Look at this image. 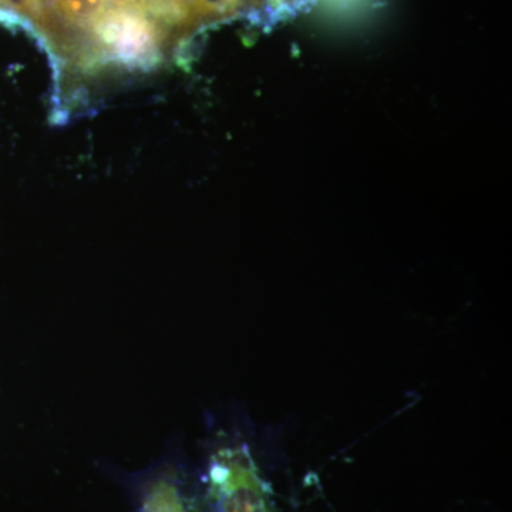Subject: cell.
Here are the masks:
<instances>
[{"instance_id":"6da1fadb","label":"cell","mask_w":512,"mask_h":512,"mask_svg":"<svg viewBox=\"0 0 512 512\" xmlns=\"http://www.w3.org/2000/svg\"><path fill=\"white\" fill-rule=\"evenodd\" d=\"M16 18L59 64L60 87L165 63L187 0H16Z\"/></svg>"},{"instance_id":"7a4b0ae2","label":"cell","mask_w":512,"mask_h":512,"mask_svg":"<svg viewBox=\"0 0 512 512\" xmlns=\"http://www.w3.org/2000/svg\"><path fill=\"white\" fill-rule=\"evenodd\" d=\"M210 512H272L268 488L248 448H222L208 471Z\"/></svg>"},{"instance_id":"3957f363","label":"cell","mask_w":512,"mask_h":512,"mask_svg":"<svg viewBox=\"0 0 512 512\" xmlns=\"http://www.w3.org/2000/svg\"><path fill=\"white\" fill-rule=\"evenodd\" d=\"M141 512H187L183 497L175 484L160 480L151 485Z\"/></svg>"}]
</instances>
